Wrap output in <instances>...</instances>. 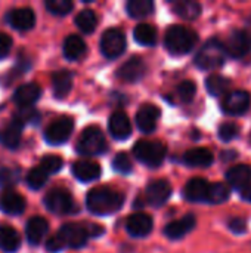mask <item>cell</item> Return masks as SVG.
<instances>
[{
	"label": "cell",
	"instance_id": "obj_45",
	"mask_svg": "<svg viewBox=\"0 0 251 253\" xmlns=\"http://www.w3.org/2000/svg\"><path fill=\"white\" fill-rule=\"evenodd\" d=\"M12 47V39L6 33H0V59L4 58Z\"/></svg>",
	"mask_w": 251,
	"mask_h": 253
},
{
	"label": "cell",
	"instance_id": "obj_43",
	"mask_svg": "<svg viewBox=\"0 0 251 253\" xmlns=\"http://www.w3.org/2000/svg\"><path fill=\"white\" fill-rule=\"evenodd\" d=\"M237 135H238V127H237V125H234V123H223V125L219 127V136H220V139L225 141V142L232 141L234 138H237Z\"/></svg>",
	"mask_w": 251,
	"mask_h": 253
},
{
	"label": "cell",
	"instance_id": "obj_46",
	"mask_svg": "<svg viewBox=\"0 0 251 253\" xmlns=\"http://www.w3.org/2000/svg\"><path fill=\"white\" fill-rule=\"evenodd\" d=\"M240 193H241V199H243V200L250 202L251 203V184L249 187H246L244 190H241Z\"/></svg>",
	"mask_w": 251,
	"mask_h": 253
},
{
	"label": "cell",
	"instance_id": "obj_40",
	"mask_svg": "<svg viewBox=\"0 0 251 253\" xmlns=\"http://www.w3.org/2000/svg\"><path fill=\"white\" fill-rule=\"evenodd\" d=\"M19 181V169L15 168H0V187L9 188Z\"/></svg>",
	"mask_w": 251,
	"mask_h": 253
},
{
	"label": "cell",
	"instance_id": "obj_41",
	"mask_svg": "<svg viewBox=\"0 0 251 253\" xmlns=\"http://www.w3.org/2000/svg\"><path fill=\"white\" fill-rule=\"evenodd\" d=\"M197 93V86L192 80H185L179 84L178 87V95H179V99L185 104L191 102L194 99Z\"/></svg>",
	"mask_w": 251,
	"mask_h": 253
},
{
	"label": "cell",
	"instance_id": "obj_38",
	"mask_svg": "<svg viewBox=\"0 0 251 253\" xmlns=\"http://www.w3.org/2000/svg\"><path fill=\"white\" fill-rule=\"evenodd\" d=\"M47 175L50 173H56L62 169L64 166V160L59 157V156H44L41 160H40V165H38Z\"/></svg>",
	"mask_w": 251,
	"mask_h": 253
},
{
	"label": "cell",
	"instance_id": "obj_13",
	"mask_svg": "<svg viewBox=\"0 0 251 253\" xmlns=\"http://www.w3.org/2000/svg\"><path fill=\"white\" fill-rule=\"evenodd\" d=\"M152 227H154V222H152V218L143 212H139V213H133L132 216L127 218L126 221V230L127 233L135 237V239H142V237H146L151 231H152Z\"/></svg>",
	"mask_w": 251,
	"mask_h": 253
},
{
	"label": "cell",
	"instance_id": "obj_39",
	"mask_svg": "<svg viewBox=\"0 0 251 253\" xmlns=\"http://www.w3.org/2000/svg\"><path fill=\"white\" fill-rule=\"evenodd\" d=\"M13 120L21 123L22 126L27 123H37L38 122V113L33 107H22L13 114Z\"/></svg>",
	"mask_w": 251,
	"mask_h": 253
},
{
	"label": "cell",
	"instance_id": "obj_3",
	"mask_svg": "<svg viewBox=\"0 0 251 253\" xmlns=\"http://www.w3.org/2000/svg\"><path fill=\"white\" fill-rule=\"evenodd\" d=\"M104 233L102 228H98L95 225L84 227L80 224H64L59 231L56 233L58 239L61 240L64 249L71 248V249H80L83 248L90 237H95L98 234Z\"/></svg>",
	"mask_w": 251,
	"mask_h": 253
},
{
	"label": "cell",
	"instance_id": "obj_23",
	"mask_svg": "<svg viewBox=\"0 0 251 253\" xmlns=\"http://www.w3.org/2000/svg\"><path fill=\"white\" fill-rule=\"evenodd\" d=\"M47 230H49V224L44 218H41V216L31 218L25 225V236H27L28 243L40 245L43 237L47 234Z\"/></svg>",
	"mask_w": 251,
	"mask_h": 253
},
{
	"label": "cell",
	"instance_id": "obj_47",
	"mask_svg": "<svg viewBox=\"0 0 251 253\" xmlns=\"http://www.w3.org/2000/svg\"><path fill=\"white\" fill-rule=\"evenodd\" d=\"M250 142H251V135H250Z\"/></svg>",
	"mask_w": 251,
	"mask_h": 253
},
{
	"label": "cell",
	"instance_id": "obj_21",
	"mask_svg": "<svg viewBox=\"0 0 251 253\" xmlns=\"http://www.w3.org/2000/svg\"><path fill=\"white\" fill-rule=\"evenodd\" d=\"M195 216L188 213L180 219H176L170 224H167V227L164 228V234L166 237H169L170 240H178L182 239L183 236H186L188 233H191L195 227Z\"/></svg>",
	"mask_w": 251,
	"mask_h": 253
},
{
	"label": "cell",
	"instance_id": "obj_16",
	"mask_svg": "<svg viewBox=\"0 0 251 253\" xmlns=\"http://www.w3.org/2000/svg\"><path fill=\"white\" fill-rule=\"evenodd\" d=\"M25 209V199L10 190L6 188L0 193V211L6 215H21Z\"/></svg>",
	"mask_w": 251,
	"mask_h": 253
},
{
	"label": "cell",
	"instance_id": "obj_28",
	"mask_svg": "<svg viewBox=\"0 0 251 253\" xmlns=\"http://www.w3.org/2000/svg\"><path fill=\"white\" fill-rule=\"evenodd\" d=\"M72 86V74L68 70H59L52 76V87L56 98H65Z\"/></svg>",
	"mask_w": 251,
	"mask_h": 253
},
{
	"label": "cell",
	"instance_id": "obj_31",
	"mask_svg": "<svg viewBox=\"0 0 251 253\" xmlns=\"http://www.w3.org/2000/svg\"><path fill=\"white\" fill-rule=\"evenodd\" d=\"M126 9L129 16L141 19L154 12V3L151 0H130L127 1Z\"/></svg>",
	"mask_w": 251,
	"mask_h": 253
},
{
	"label": "cell",
	"instance_id": "obj_35",
	"mask_svg": "<svg viewBox=\"0 0 251 253\" xmlns=\"http://www.w3.org/2000/svg\"><path fill=\"white\" fill-rule=\"evenodd\" d=\"M228 86H229V80L225 79V77L220 76V74H212V76L207 77V80H206V87H207L209 93L213 95V96H220V95H223V93L228 90Z\"/></svg>",
	"mask_w": 251,
	"mask_h": 253
},
{
	"label": "cell",
	"instance_id": "obj_27",
	"mask_svg": "<svg viewBox=\"0 0 251 253\" xmlns=\"http://www.w3.org/2000/svg\"><path fill=\"white\" fill-rule=\"evenodd\" d=\"M62 50H64V56L70 61H75L78 58H81L86 52V43L84 40L77 36V34H71L68 36L65 40H64V46H62Z\"/></svg>",
	"mask_w": 251,
	"mask_h": 253
},
{
	"label": "cell",
	"instance_id": "obj_37",
	"mask_svg": "<svg viewBox=\"0 0 251 253\" xmlns=\"http://www.w3.org/2000/svg\"><path fill=\"white\" fill-rule=\"evenodd\" d=\"M44 4H46V9L50 13L58 15V16L68 15L74 7L72 1H70V0H47Z\"/></svg>",
	"mask_w": 251,
	"mask_h": 253
},
{
	"label": "cell",
	"instance_id": "obj_24",
	"mask_svg": "<svg viewBox=\"0 0 251 253\" xmlns=\"http://www.w3.org/2000/svg\"><path fill=\"white\" fill-rule=\"evenodd\" d=\"M226 181L237 190H244L251 184V168L247 165H238L226 172Z\"/></svg>",
	"mask_w": 251,
	"mask_h": 253
},
{
	"label": "cell",
	"instance_id": "obj_6",
	"mask_svg": "<svg viewBox=\"0 0 251 253\" xmlns=\"http://www.w3.org/2000/svg\"><path fill=\"white\" fill-rule=\"evenodd\" d=\"M107 150V141L102 133V130L98 126H89L86 127L77 141V151L81 156L93 157L101 156Z\"/></svg>",
	"mask_w": 251,
	"mask_h": 253
},
{
	"label": "cell",
	"instance_id": "obj_36",
	"mask_svg": "<svg viewBox=\"0 0 251 253\" xmlns=\"http://www.w3.org/2000/svg\"><path fill=\"white\" fill-rule=\"evenodd\" d=\"M47 173L40 168H33L28 173H27V185L31 190H40L46 182H47Z\"/></svg>",
	"mask_w": 251,
	"mask_h": 253
},
{
	"label": "cell",
	"instance_id": "obj_29",
	"mask_svg": "<svg viewBox=\"0 0 251 253\" xmlns=\"http://www.w3.org/2000/svg\"><path fill=\"white\" fill-rule=\"evenodd\" d=\"M21 246L18 231L10 225H0V249L4 253L16 252Z\"/></svg>",
	"mask_w": 251,
	"mask_h": 253
},
{
	"label": "cell",
	"instance_id": "obj_7",
	"mask_svg": "<svg viewBox=\"0 0 251 253\" xmlns=\"http://www.w3.org/2000/svg\"><path fill=\"white\" fill-rule=\"evenodd\" d=\"M44 206L49 212L55 215H70L77 208L74 205L72 196L64 188H53L44 196Z\"/></svg>",
	"mask_w": 251,
	"mask_h": 253
},
{
	"label": "cell",
	"instance_id": "obj_20",
	"mask_svg": "<svg viewBox=\"0 0 251 253\" xmlns=\"http://www.w3.org/2000/svg\"><path fill=\"white\" fill-rule=\"evenodd\" d=\"M209 188H210V184L206 179L194 178L188 181V184L185 185L183 196L188 202H192V203H203V202L207 203Z\"/></svg>",
	"mask_w": 251,
	"mask_h": 253
},
{
	"label": "cell",
	"instance_id": "obj_1",
	"mask_svg": "<svg viewBox=\"0 0 251 253\" xmlns=\"http://www.w3.org/2000/svg\"><path fill=\"white\" fill-rule=\"evenodd\" d=\"M124 196L108 188V187H98L87 193L86 196V206L90 213L98 216L112 215L123 208Z\"/></svg>",
	"mask_w": 251,
	"mask_h": 253
},
{
	"label": "cell",
	"instance_id": "obj_9",
	"mask_svg": "<svg viewBox=\"0 0 251 253\" xmlns=\"http://www.w3.org/2000/svg\"><path fill=\"white\" fill-rule=\"evenodd\" d=\"M74 122L70 117H61L52 122L44 130V139L50 145H61L67 142L72 133Z\"/></svg>",
	"mask_w": 251,
	"mask_h": 253
},
{
	"label": "cell",
	"instance_id": "obj_33",
	"mask_svg": "<svg viewBox=\"0 0 251 253\" xmlns=\"http://www.w3.org/2000/svg\"><path fill=\"white\" fill-rule=\"evenodd\" d=\"M231 196V190L226 184L223 182H215V184H210V188H209V196H207V203H212V205H222L225 202H228Z\"/></svg>",
	"mask_w": 251,
	"mask_h": 253
},
{
	"label": "cell",
	"instance_id": "obj_34",
	"mask_svg": "<svg viewBox=\"0 0 251 253\" xmlns=\"http://www.w3.org/2000/svg\"><path fill=\"white\" fill-rule=\"evenodd\" d=\"M96 15L92 9H83L77 13L75 16V25L84 33V34H90L95 31L96 28Z\"/></svg>",
	"mask_w": 251,
	"mask_h": 253
},
{
	"label": "cell",
	"instance_id": "obj_4",
	"mask_svg": "<svg viewBox=\"0 0 251 253\" xmlns=\"http://www.w3.org/2000/svg\"><path fill=\"white\" fill-rule=\"evenodd\" d=\"M228 50L219 39L207 40L195 55V65L201 70H215L225 64Z\"/></svg>",
	"mask_w": 251,
	"mask_h": 253
},
{
	"label": "cell",
	"instance_id": "obj_26",
	"mask_svg": "<svg viewBox=\"0 0 251 253\" xmlns=\"http://www.w3.org/2000/svg\"><path fill=\"white\" fill-rule=\"evenodd\" d=\"M21 135H22V125L12 119V122L6 127L1 129V132H0V142H1L3 147L15 150V148L19 147Z\"/></svg>",
	"mask_w": 251,
	"mask_h": 253
},
{
	"label": "cell",
	"instance_id": "obj_18",
	"mask_svg": "<svg viewBox=\"0 0 251 253\" xmlns=\"http://www.w3.org/2000/svg\"><path fill=\"white\" fill-rule=\"evenodd\" d=\"M145 71H146L145 62L139 56H133L118 68V77L127 83H136L145 76Z\"/></svg>",
	"mask_w": 251,
	"mask_h": 253
},
{
	"label": "cell",
	"instance_id": "obj_22",
	"mask_svg": "<svg viewBox=\"0 0 251 253\" xmlns=\"http://www.w3.org/2000/svg\"><path fill=\"white\" fill-rule=\"evenodd\" d=\"M72 175L80 182H92L101 176V166L90 160H78L72 165Z\"/></svg>",
	"mask_w": 251,
	"mask_h": 253
},
{
	"label": "cell",
	"instance_id": "obj_30",
	"mask_svg": "<svg viewBox=\"0 0 251 253\" xmlns=\"http://www.w3.org/2000/svg\"><path fill=\"white\" fill-rule=\"evenodd\" d=\"M173 12L182 19H195L201 15V4L194 0H178L172 3Z\"/></svg>",
	"mask_w": 251,
	"mask_h": 253
},
{
	"label": "cell",
	"instance_id": "obj_8",
	"mask_svg": "<svg viewBox=\"0 0 251 253\" xmlns=\"http://www.w3.org/2000/svg\"><path fill=\"white\" fill-rule=\"evenodd\" d=\"M126 49V37L117 28H109L104 31L101 37V52L108 59L118 58Z\"/></svg>",
	"mask_w": 251,
	"mask_h": 253
},
{
	"label": "cell",
	"instance_id": "obj_42",
	"mask_svg": "<svg viewBox=\"0 0 251 253\" xmlns=\"http://www.w3.org/2000/svg\"><path fill=\"white\" fill-rule=\"evenodd\" d=\"M112 168H114V170H117V172H120V173H124V175H127V173H130V172L133 170L132 160H130V157H129L126 153H118V154L114 157V160H112Z\"/></svg>",
	"mask_w": 251,
	"mask_h": 253
},
{
	"label": "cell",
	"instance_id": "obj_14",
	"mask_svg": "<svg viewBox=\"0 0 251 253\" xmlns=\"http://www.w3.org/2000/svg\"><path fill=\"white\" fill-rule=\"evenodd\" d=\"M160 108L152 104H145L139 108L136 114V125L143 133H151L157 129L160 119Z\"/></svg>",
	"mask_w": 251,
	"mask_h": 253
},
{
	"label": "cell",
	"instance_id": "obj_12",
	"mask_svg": "<svg viewBox=\"0 0 251 253\" xmlns=\"http://www.w3.org/2000/svg\"><path fill=\"white\" fill-rule=\"evenodd\" d=\"M251 104V96L247 90H234L229 92L223 101V111L231 116L244 114Z\"/></svg>",
	"mask_w": 251,
	"mask_h": 253
},
{
	"label": "cell",
	"instance_id": "obj_11",
	"mask_svg": "<svg viewBox=\"0 0 251 253\" xmlns=\"http://www.w3.org/2000/svg\"><path fill=\"white\" fill-rule=\"evenodd\" d=\"M170 196H172V185L164 179L151 182L145 191L146 203L154 208H161L163 205H166L167 200L170 199Z\"/></svg>",
	"mask_w": 251,
	"mask_h": 253
},
{
	"label": "cell",
	"instance_id": "obj_17",
	"mask_svg": "<svg viewBox=\"0 0 251 253\" xmlns=\"http://www.w3.org/2000/svg\"><path fill=\"white\" fill-rule=\"evenodd\" d=\"M6 19L15 30L28 31L34 27L36 15H34V10L30 7H16L7 13Z\"/></svg>",
	"mask_w": 251,
	"mask_h": 253
},
{
	"label": "cell",
	"instance_id": "obj_44",
	"mask_svg": "<svg viewBox=\"0 0 251 253\" xmlns=\"http://www.w3.org/2000/svg\"><path fill=\"white\" fill-rule=\"evenodd\" d=\"M228 227H229V230H231L232 233L241 234V233H246V230H247V222H246V219H243V218H232V219L228 222Z\"/></svg>",
	"mask_w": 251,
	"mask_h": 253
},
{
	"label": "cell",
	"instance_id": "obj_10",
	"mask_svg": "<svg viewBox=\"0 0 251 253\" xmlns=\"http://www.w3.org/2000/svg\"><path fill=\"white\" fill-rule=\"evenodd\" d=\"M228 55L234 58H243L251 50V34L246 30H234L228 37L226 43Z\"/></svg>",
	"mask_w": 251,
	"mask_h": 253
},
{
	"label": "cell",
	"instance_id": "obj_2",
	"mask_svg": "<svg viewBox=\"0 0 251 253\" xmlns=\"http://www.w3.org/2000/svg\"><path fill=\"white\" fill-rule=\"evenodd\" d=\"M198 42L197 33L183 27V25H172L166 31L164 44L166 49L172 55H185L189 53Z\"/></svg>",
	"mask_w": 251,
	"mask_h": 253
},
{
	"label": "cell",
	"instance_id": "obj_5",
	"mask_svg": "<svg viewBox=\"0 0 251 253\" xmlns=\"http://www.w3.org/2000/svg\"><path fill=\"white\" fill-rule=\"evenodd\" d=\"M133 154L141 163L146 165L148 168H158L166 159L167 148L160 141L142 139V141H138L135 144Z\"/></svg>",
	"mask_w": 251,
	"mask_h": 253
},
{
	"label": "cell",
	"instance_id": "obj_19",
	"mask_svg": "<svg viewBox=\"0 0 251 253\" xmlns=\"http://www.w3.org/2000/svg\"><path fill=\"white\" fill-rule=\"evenodd\" d=\"M41 96V87L37 83H25L16 87L13 93V102L22 107H31L36 101H38Z\"/></svg>",
	"mask_w": 251,
	"mask_h": 253
},
{
	"label": "cell",
	"instance_id": "obj_25",
	"mask_svg": "<svg viewBox=\"0 0 251 253\" xmlns=\"http://www.w3.org/2000/svg\"><path fill=\"white\" fill-rule=\"evenodd\" d=\"M183 163L189 168H209L213 163V154L207 148L197 147L185 153Z\"/></svg>",
	"mask_w": 251,
	"mask_h": 253
},
{
	"label": "cell",
	"instance_id": "obj_32",
	"mask_svg": "<svg viewBox=\"0 0 251 253\" xmlns=\"http://www.w3.org/2000/svg\"><path fill=\"white\" fill-rule=\"evenodd\" d=\"M133 37L139 44L154 46L157 43V30L149 24H139L135 27Z\"/></svg>",
	"mask_w": 251,
	"mask_h": 253
},
{
	"label": "cell",
	"instance_id": "obj_15",
	"mask_svg": "<svg viewBox=\"0 0 251 253\" xmlns=\"http://www.w3.org/2000/svg\"><path fill=\"white\" fill-rule=\"evenodd\" d=\"M108 130L114 139L124 141L132 135V125L126 113L123 111H115L111 114L108 120Z\"/></svg>",
	"mask_w": 251,
	"mask_h": 253
}]
</instances>
